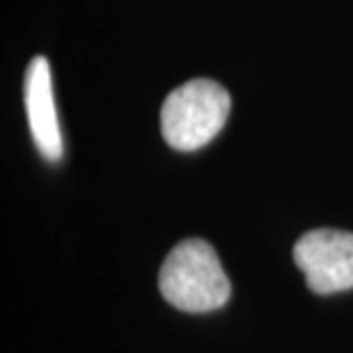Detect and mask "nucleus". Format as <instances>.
<instances>
[{
  "mask_svg": "<svg viewBox=\"0 0 353 353\" xmlns=\"http://www.w3.org/2000/svg\"><path fill=\"white\" fill-rule=\"evenodd\" d=\"M294 262L314 294L353 289V234L344 230H312L294 245Z\"/></svg>",
  "mask_w": 353,
  "mask_h": 353,
  "instance_id": "7ed1b4c3",
  "label": "nucleus"
},
{
  "mask_svg": "<svg viewBox=\"0 0 353 353\" xmlns=\"http://www.w3.org/2000/svg\"><path fill=\"white\" fill-rule=\"evenodd\" d=\"M26 112L30 124L32 140L37 145L39 154L46 161H60L65 154L58 112L53 101L51 85V65L44 55L32 58L26 72Z\"/></svg>",
  "mask_w": 353,
  "mask_h": 353,
  "instance_id": "20e7f679",
  "label": "nucleus"
},
{
  "mask_svg": "<svg viewBox=\"0 0 353 353\" xmlns=\"http://www.w3.org/2000/svg\"><path fill=\"white\" fill-rule=\"evenodd\" d=\"M230 92L221 83L195 79L174 88L161 108V133L176 152H195L211 143L230 117Z\"/></svg>",
  "mask_w": 353,
  "mask_h": 353,
  "instance_id": "f03ea898",
  "label": "nucleus"
},
{
  "mask_svg": "<svg viewBox=\"0 0 353 353\" xmlns=\"http://www.w3.org/2000/svg\"><path fill=\"white\" fill-rule=\"evenodd\" d=\"M159 287L170 305L193 314L223 307L232 294L221 259L202 239H183L168 252Z\"/></svg>",
  "mask_w": 353,
  "mask_h": 353,
  "instance_id": "f257e3e1",
  "label": "nucleus"
}]
</instances>
